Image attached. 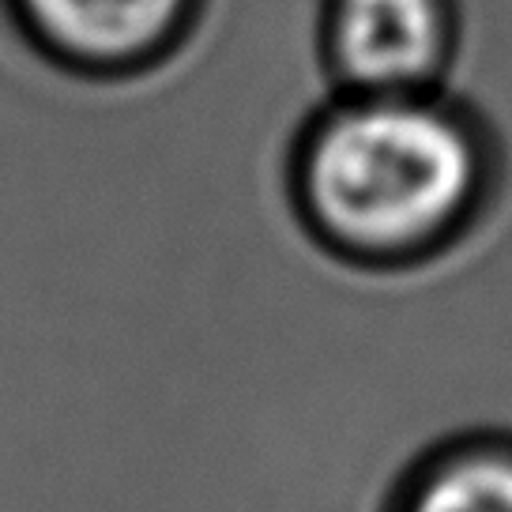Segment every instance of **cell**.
I'll use <instances>...</instances> for the list:
<instances>
[{
	"instance_id": "obj_1",
	"label": "cell",
	"mask_w": 512,
	"mask_h": 512,
	"mask_svg": "<svg viewBox=\"0 0 512 512\" xmlns=\"http://www.w3.org/2000/svg\"><path fill=\"white\" fill-rule=\"evenodd\" d=\"M494 185V144L441 91H332L290 155L305 230L358 264H411L464 234Z\"/></svg>"
},
{
	"instance_id": "obj_2",
	"label": "cell",
	"mask_w": 512,
	"mask_h": 512,
	"mask_svg": "<svg viewBox=\"0 0 512 512\" xmlns=\"http://www.w3.org/2000/svg\"><path fill=\"white\" fill-rule=\"evenodd\" d=\"M460 0H320L317 57L332 91H441L460 57Z\"/></svg>"
},
{
	"instance_id": "obj_3",
	"label": "cell",
	"mask_w": 512,
	"mask_h": 512,
	"mask_svg": "<svg viewBox=\"0 0 512 512\" xmlns=\"http://www.w3.org/2000/svg\"><path fill=\"white\" fill-rule=\"evenodd\" d=\"M23 42L80 80H136L174 61L208 0H4Z\"/></svg>"
},
{
	"instance_id": "obj_4",
	"label": "cell",
	"mask_w": 512,
	"mask_h": 512,
	"mask_svg": "<svg viewBox=\"0 0 512 512\" xmlns=\"http://www.w3.org/2000/svg\"><path fill=\"white\" fill-rule=\"evenodd\" d=\"M396 512H512V441H460L430 456Z\"/></svg>"
}]
</instances>
